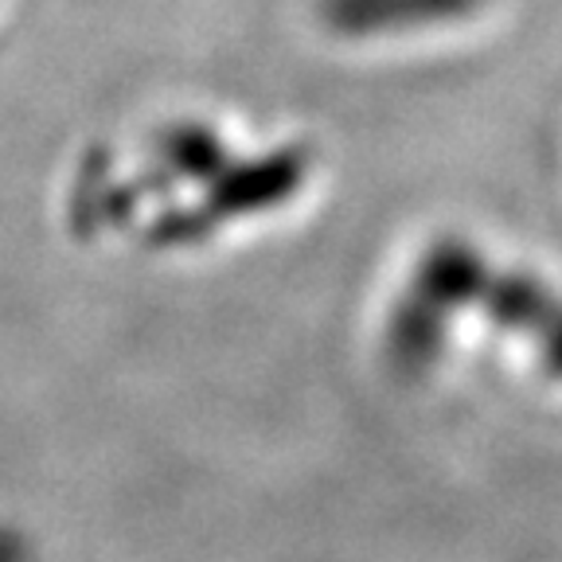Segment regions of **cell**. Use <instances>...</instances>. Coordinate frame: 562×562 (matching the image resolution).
<instances>
[{
	"label": "cell",
	"mask_w": 562,
	"mask_h": 562,
	"mask_svg": "<svg viewBox=\"0 0 562 562\" xmlns=\"http://www.w3.org/2000/svg\"><path fill=\"white\" fill-rule=\"evenodd\" d=\"M504 0H313L316 24L340 44H430L488 24Z\"/></svg>",
	"instance_id": "6da1fadb"
},
{
	"label": "cell",
	"mask_w": 562,
	"mask_h": 562,
	"mask_svg": "<svg viewBox=\"0 0 562 562\" xmlns=\"http://www.w3.org/2000/svg\"><path fill=\"white\" fill-rule=\"evenodd\" d=\"M0 562H27V543L12 531H0Z\"/></svg>",
	"instance_id": "7a4b0ae2"
}]
</instances>
